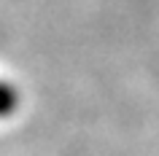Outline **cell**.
I'll return each instance as SVG.
<instances>
[{
    "mask_svg": "<svg viewBox=\"0 0 159 156\" xmlns=\"http://www.w3.org/2000/svg\"><path fill=\"white\" fill-rule=\"evenodd\" d=\"M16 105H19V94H16V89H14L11 83L0 81V118L11 116L14 110H16Z\"/></svg>",
    "mask_w": 159,
    "mask_h": 156,
    "instance_id": "1",
    "label": "cell"
}]
</instances>
